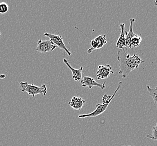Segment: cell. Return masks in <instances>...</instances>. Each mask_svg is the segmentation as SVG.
Wrapping results in <instances>:
<instances>
[{
  "label": "cell",
  "mask_w": 157,
  "mask_h": 146,
  "mask_svg": "<svg viewBox=\"0 0 157 146\" xmlns=\"http://www.w3.org/2000/svg\"><path fill=\"white\" fill-rule=\"evenodd\" d=\"M117 60L119 62V74L125 78L133 70L138 68L140 64L144 63L137 54L131 56L128 52V48L119 49L117 51Z\"/></svg>",
  "instance_id": "obj_1"
},
{
  "label": "cell",
  "mask_w": 157,
  "mask_h": 146,
  "mask_svg": "<svg viewBox=\"0 0 157 146\" xmlns=\"http://www.w3.org/2000/svg\"><path fill=\"white\" fill-rule=\"evenodd\" d=\"M20 90L22 92H26L29 95L35 98V95H43L45 96L47 93V87L45 84L40 87L35 86L33 84H29L28 82H21L19 83Z\"/></svg>",
  "instance_id": "obj_2"
},
{
  "label": "cell",
  "mask_w": 157,
  "mask_h": 146,
  "mask_svg": "<svg viewBox=\"0 0 157 146\" xmlns=\"http://www.w3.org/2000/svg\"><path fill=\"white\" fill-rule=\"evenodd\" d=\"M44 35L45 37L49 38V39L53 42L54 45L59 48L60 49L65 51L68 56H71L72 55V52L67 48L61 35L59 34H54L49 33H45Z\"/></svg>",
  "instance_id": "obj_3"
},
{
  "label": "cell",
  "mask_w": 157,
  "mask_h": 146,
  "mask_svg": "<svg viewBox=\"0 0 157 146\" xmlns=\"http://www.w3.org/2000/svg\"><path fill=\"white\" fill-rule=\"evenodd\" d=\"M57 47V46L54 45L53 42L51 41L50 39L45 41L40 39L38 41L37 43V47L35 50L45 54L49 52L53 51Z\"/></svg>",
  "instance_id": "obj_4"
},
{
  "label": "cell",
  "mask_w": 157,
  "mask_h": 146,
  "mask_svg": "<svg viewBox=\"0 0 157 146\" xmlns=\"http://www.w3.org/2000/svg\"><path fill=\"white\" fill-rule=\"evenodd\" d=\"M107 43L106 35L105 34L98 35L94 38V39H92L91 41V47L87 50V53L91 54L92 51L100 49L103 47L105 45H106Z\"/></svg>",
  "instance_id": "obj_5"
},
{
  "label": "cell",
  "mask_w": 157,
  "mask_h": 146,
  "mask_svg": "<svg viewBox=\"0 0 157 146\" xmlns=\"http://www.w3.org/2000/svg\"><path fill=\"white\" fill-rule=\"evenodd\" d=\"M113 73L114 72L110 65H100L98 67L96 73L97 79L100 80L108 78L111 74H113Z\"/></svg>",
  "instance_id": "obj_6"
},
{
  "label": "cell",
  "mask_w": 157,
  "mask_h": 146,
  "mask_svg": "<svg viewBox=\"0 0 157 146\" xmlns=\"http://www.w3.org/2000/svg\"><path fill=\"white\" fill-rule=\"evenodd\" d=\"M111 102H107L106 103H98L96 106V109L92 112H91L88 114L79 115V118H92V117H96L98 115H100L105 111L106 110L109 105Z\"/></svg>",
  "instance_id": "obj_7"
},
{
  "label": "cell",
  "mask_w": 157,
  "mask_h": 146,
  "mask_svg": "<svg viewBox=\"0 0 157 146\" xmlns=\"http://www.w3.org/2000/svg\"><path fill=\"white\" fill-rule=\"evenodd\" d=\"M80 82L83 87L84 88L87 87L90 89H92V88L94 87H98L102 90L105 89L106 88V86H105L106 82H104L103 84L98 83L95 81L94 78L90 76H83V78H82V79Z\"/></svg>",
  "instance_id": "obj_8"
},
{
  "label": "cell",
  "mask_w": 157,
  "mask_h": 146,
  "mask_svg": "<svg viewBox=\"0 0 157 146\" xmlns=\"http://www.w3.org/2000/svg\"><path fill=\"white\" fill-rule=\"evenodd\" d=\"M120 34L117 41L116 42V47L119 49H123L126 46V35L127 34V32L125 30V24L120 23Z\"/></svg>",
  "instance_id": "obj_9"
},
{
  "label": "cell",
  "mask_w": 157,
  "mask_h": 146,
  "mask_svg": "<svg viewBox=\"0 0 157 146\" xmlns=\"http://www.w3.org/2000/svg\"><path fill=\"white\" fill-rule=\"evenodd\" d=\"M85 100L79 96H74L69 102V105L73 110H80L86 102Z\"/></svg>",
  "instance_id": "obj_10"
},
{
  "label": "cell",
  "mask_w": 157,
  "mask_h": 146,
  "mask_svg": "<svg viewBox=\"0 0 157 146\" xmlns=\"http://www.w3.org/2000/svg\"><path fill=\"white\" fill-rule=\"evenodd\" d=\"M63 62H64V64L66 65L67 67H68L69 69L71 70L72 73L73 79L75 80V82L81 81L82 78V70L83 69V67H81L79 69H75V68H73V67H71V65L69 64V62L66 59H63Z\"/></svg>",
  "instance_id": "obj_11"
},
{
  "label": "cell",
  "mask_w": 157,
  "mask_h": 146,
  "mask_svg": "<svg viewBox=\"0 0 157 146\" xmlns=\"http://www.w3.org/2000/svg\"><path fill=\"white\" fill-rule=\"evenodd\" d=\"M130 28L128 33H127V34L126 35V48H132V44H131V39L132 38L135 36V34L134 32L133 31V24L135 22V19L134 18H130Z\"/></svg>",
  "instance_id": "obj_12"
},
{
  "label": "cell",
  "mask_w": 157,
  "mask_h": 146,
  "mask_svg": "<svg viewBox=\"0 0 157 146\" xmlns=\"http://www.w3.org/2000/svg\"><path fill=\"white\" fill-rule=\"evenodd\" d=\"M147 88L149 93V95H151L153 99L154 105H157V87L153 89L149 86H147Z\"/></svg>",
  "instance_id": "obj_13"
},
{
  "label": "cell",
  "mask_w": 157,
  "mask_h": 146,
  "mask_svg": "<svg viewBox=\"0 0 157 146\" xmlns=\"http://www.w3.org/2000/svg\"><path fill=\"white\" fill-rule=\"evenodd\" d=\"M141 41H142V38L140 35L135 34L134 37H133L131 39V44L132 47H138L140 45Z\"/></svg>",
  "instance_id": "obj_14"
},
{
  "label": "cell",
  "mask_w": 157,
  "mask_h": 146,
  "mask_svg": "<svg viewBox=\"0 0 157 146\" xmlns=\"http://www.w3.org/2000/svg\"><path fill=\"white\" fill-rule=\"evenodd\" d=\"M153 133L152 134H147L146 137L151 140L157 141V123L155 126L153 127Z\"/></svg>",
  "instance_id": "obj_15"
},
{
  "label": "cell",
  "mask_w": 157,
  "mask_h": 146,
  "mask_svg": "<svg viewBox=\"0 0 157 146\" xmlns=\"http://www.w3.org/2000/svg\"><path fill=\"white\" fill-rule=\"evenodd\" d=\"M9 11V5L5 2L0 3V14H5Z\"/></svg>",
  "instance_id": "obj_16"
},
{
  "label": "cell",
  "mask_w": 157,
  "mask_h": 146,
  "mask_svg": "<svg viewBox=\"0 0 157 146\" xmlns=\"http://www.w3.org/2000/svg\"><path fill=\"white\" fill-rule=\"evenodd\" d=\"M6 75H4V74H0V79H4L5 78Z\"/></svg>",
  "instance_id": "obj_17"
},
{
  "label": "cell",
  "mask_w": 157,
  "mask_h": 146,
  "mask_svg": "<svg viewBox=\"0 0 157 146\" xmlns=\"http://www.w3.org/2000/svg\"><path fill=\"white\" fill-rule=\"evenodd\" d=\"M155 6H157V0L155 1Z\"/></svg>",
  "instance_id": "obj_18"
},
{
  "label": "cell",
  "mask_w": 157,
  "mask_h": 146,
  "mask_svg": "<svg viewBox=\"0 0 157 146\" xmlns=\"http://www.w3.org/2000/svg\"><path fill=\"white\" fill-rule=\"evenodd\" d=\"M133 146V145H130V146Z\"/></svg>",
  "instance_id": "obj_19"
},
{
  "label": "cell",
  "mask_w": 157,
  "mask_h": 146,
  "mask_svg": "<svg viewBox=\"0 0 157 146\" xmlns=\"http://www.w3.org/2000/svg\"><path fill=\"white\" fill-rule=\"evenodd\" d=\"M1 35V32H0V35Z\"/></svg>",
  "instance_id": "obj_20"
}]
</instances>
